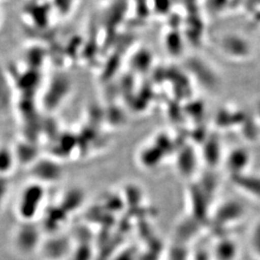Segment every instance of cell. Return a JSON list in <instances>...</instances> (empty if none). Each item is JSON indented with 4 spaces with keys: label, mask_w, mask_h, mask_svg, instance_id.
Instances as JSON below:
<instances>
[{
    "label": "cell",
    "mask_w": 260,
    "mask_h": 260,
    "mask_svg": "<svg viewBox=\"0 0 260 260\" xmlns=\"http://www.w3.org/2000/svg\"><path fill=\"white\" fill-rule=\"evenodd\" d=\"M255 113H256V116L259 118L260 120V101L255 105Z\"/></svg>",
    "instance_id": "cell-8"
},
{
    "label": "cell",
    "mask_w": 260,
    "mask_h": 260,
    "mask_svg": "<svg viewBox=\"0 0 260 260\" xmlns=\"http://www.w3.org/2000/svg\"><path fill=\"white\" fill-rule=\"evenodd\" d=\"M251 250L253 255L260 260V222L253 229L251 236Z\"/></svg>",
    "instance_id": "cell-6"
},
{
    "label": "cell",
    "mask_w": 260,
    "mask_h": 260,
    "mask_svg": "<svg viewBox=\"0 0 260 260\" xmlns=\"http://www.w3.org/2000/svg\"><path fill=\"white\" fill-rule=\"evenodd\" d=\"M250 161L251 156L246 149H235L226 156L225 166L231 173H233V177H235L247 173Z\"/></svg>",
    "instance_id": "cell-4"
},
{
    "label": "cell",
    "mask_w": 260,
    "mask_h": 260,
    "mask_svg": "<svg viewBox=\"0 0 260 260\" xmlns=\"http://www.w3.org/2000/svg\"><path fill=\"white\" fill-rule=\"evenodd\" d=\"M221 53L234 61H244L252 54V46L248 39L239 34L230 33L221 38L219 42Z\"/></svg>",
    "instance_id": "cell-2"
},
{
    "label": "cell",
    "mask_w": 260,
    "mask_h": 260,
    "mask_svg": "<svg viewBox=\"0 0 260 260\" xmlns=\"http://www.w3.org/2000/svg\"><path fill=\"white\" fill-rule=\"evenodd\" d=\"M7 193V185L6 182L0 178V205L2 204V200Z\"/></svg>",
    "instance_id": "cell-7"
},
{
    "label": "cell",
    "mask_w": 260,
    "mask_h": 260,
    "mask_svg": "<svg viewBox=\"0 0 260 260\" xmlns=\"http://www.w3.org/2000/svg\"><path fill=\"white\" fill-rule=\"evenodd\" d=\"M234 185L247 197L260 201V177L247 173L233 177Z\"/></svg>",
    "instance_id": "cell-3"
},
{
    "label": "cell",
    "mask_w": 260,
    "mask_h": 260,
    "mask_svg": "<svg viewBox=\"0 0 260 260\" xmlns=\"http://www.w3.org/2000/svg\"><path fill=\"white\" fill-rule=\"evenodd\" d=\"M45 199V190L40 184L28 185L19 195L17 211L20 219L24 221L33 220L41 208Z\"/></svg>",
    "instance_id": "cell-1"
},
{
    "label": "cell",
    "mask_w": 260,
    "mask_h": 260,
    "mask_svg": "<svg viewBox=\"0 0 260 260\" xmlns=\"http://www.w3.org/2000/svg\"><path fill=\"white\" fill-rule=\"evenodd\" d=\"M14 165V154L9 149L0 148V177L10 173Z\"/></svg>",
    "instance_id": "cell-5"
}]
</instances>
